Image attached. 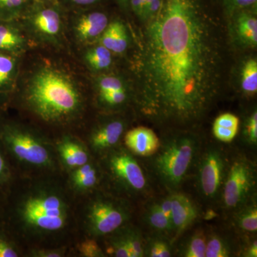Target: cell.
Returning a JSON list of instances; mask_svg holds the SVG:
<instances>
[{
  "mask_svg": "<svg viewBox=\"0 0 257 257\" xmlns=\"http://www.w3.org/2000/svg\"><path fill=\"white\" fill-rule=\"evenodd\" d=\"M220 36L197 0H163L158 14L146 22L134 56L138 110L162 124L202 119L220 90Z\"/></svg>",
  "mask_w": 257,
  "mask_h": 257,
  "instance_id": "obj_1",
  "label": "cell"
},
{
  "mask_svg": "<svg viewBox=\"0 0 257 257\" xmlns=\"http://www.w3.org/2000/svg\"><path fill=\"white\" fill-rule=\"evenodd\" d=\"M2 203V220L21 246H70L77 237V200L63 172L18 176Z\"/></svg>",
  "mask_w": 257,
  "mask_h": 257,
  "instance_id": "obj_2",
  "label": "cell"
},
{
  "mask_svg": "<svg viewBox=\"0 0 257 257\" xmlns=\"http://www.w3.org/2000/svg\"><path fill=\"white\" fill-rule=\"evenodd\" d=\"M24 112L42 126L72 133L82 124L87 96L70 71L51 62H42L18 83L15 95Z\"/></svg>",
  "mask_w": 257,
  "mask_h": 257,
  "instance_id": "obj_3",
  "label": "cell"
},
{
  "mask_svg": "<svg viewBox=\"0 0 257 257\" xmlns=\"http://www.w3.org/2000/svg\"><path fill=\"white\" fill-rule=\"evenodd\" d=\"M0 143L18 176L63 172L53 139L35 125L0 117Z\"/></svg>",
  "mask_w": 257,
  "mask_h": 257,
  "instance_id": "obj_4",
  "label": "cell"
},
{
  "mask_svg": "<svg viewBox=\"0 0 257 257\" xmlns=\"http://www.w3.org/2000/svg\"><path fill=\"white\" fill-rule=\"evenodd\" d=\"M76 200L78 231L87 237H104L127 224L131 216L126 201L99 188Z\"/></svg>",
  "mask_w": 257,
  "mask_h": 257,
  "instance_id": "obj_5",
  "label": "cell"
},
{
  "mask_svg": "<svg viewBox=\"0 0 257 257\" xmlns=\"http://www.w3.org/2000/svg\"><path fill=\"white\" fill-rule=\"evenodd\" d=\"M197 148V140L192 135H178L160 143L152 155V163L162 183L169 188L178 187L192 165Z\"/></svg>",
  "mask_w": 257,
  "mask_h": 257,
  "instance_id": "obj_6",
  "label": "cell"
},
{
  "mask_svg": "<svg viewBox=\"0 0 257 257\" xmlns=\"http://www.w3.org/2000/svg\"><path fill=\"white\" fill-rule=\"evenodd\" d=\"M67 13L60 4L34 1L18 21L33 45L59 49L64 45Z\"/></svg>",
  "mask_w": 257,
  "mask_h": 257,
  "instance_id": "obj_7",
  "label": "cell"
},
{
  "mask_svg": "<svg viewBox=\"0 0 257 257\" xmlns=\"http://www.w3.org/2000/svg\"><path fill=\"white\" fill-rule=\"evenodd\" d=\"M96 160L103 177H106L116 190L135 195L146 189L147 179L143 169L126 147L119 145Z\"/></svg>",
  "mask_w": 257,
  "mask_h": 257,
  "instance_id": "obj_8",
  "label": "cell"
},
{
  "mask_svg": "<svg viewBox=\"0 0 257 257\" xmlns=\"http://www.w3.org/2000/svg\"><path fill=\"white\" fill-rule=\"evenodd\" d=\"M107 114L96 120L84 140L96 159L120 145L127 128V121L121 115Z\"/></svg>",
  "mask_w": 257,
  "mask_h": 257,
  "instance_id": "obj_9",
  "label": "cell"
},
{
  "mask_svg": "<svg viewBox=\"0 0 257 257\" xmlns=\"http://www.w3.org/2000/svg\"><path fill=\"white\" fill-rule=\"evenodd\" d=\"M256 173L252 164L245 159L235 161L229 168L223 189L226 207L236 209L243 206L254 189Z\"/></svg>",
  "mask_w": 257,
  "mask_h": 257,
  "instance_id": "obj_10",
  "label": "cell"
},
{
  "mask_svg": "<svg viewBox=\"0 0 257 257\" xmlns=\"http://www.w3.org/2000/svg\"><path fill=\"white\" fill-rule=\"evenodd\" d=\"M69 13H73L71 21L72 37L82 48L96 43L109 23L106 13L93 8Z\"/></svg>",
  "mask_w": 257,
  "mask_h": 257,
  "instance_id": "obj_11",
  "label": "cell"
},
{
  "mask_svg": "<svg viewBox=\"0 0 257 257\" xmlns=\"http://www.w3.org/2000/svg\"><path fill=\"white\" fill-rule=\"evenodd\" d=\"M54 140L56 155L64 174L85 165L93 158L87 144L73 133H64Z\"/></svg>",
  "mask_w": 257,
  "mask_h": 257,
  "instance_id": "obj_12",
  "label": "cell"
},
{
  "mask_svg": "<svg viewBox=\"0 0 257 257\" xmlns=\"http://www.w3.org/2000/svg\"><path fill=\"white\" fill-rule=\"evenodd\" d=\"M225 162L220 151L210 149L203 155L199 166V188L208 199L217 197L224 180Z\"/></svg>",
  "mask_w": 257,
  "mask_h": 257,
  "instance_id": "obj_13",
  "label": "cell"
},
{
  "mask_svg": "<svg viewBox=\"0 0 257 257\" xmlns=\"http://www.w3.org/2000/svg\"><path fill=\"white\" fill-rule=\"evenodd\" d=\"M64 175L67 188L76 199L99 189L104 179L100 165L94 157Z\"/></svg>",
  "mask_w": 257,
  "mask_h": 257,
  "instance_id": "obj_14",
  "label": "cell"
},
{
  "mask_svg": "<svg viewBox=\"0 0 257 257\" xmlns=\"http://www.w3.org/2000/svg\"><path fill=\"white\" fill-rule=\"evenodd\" d=\"M22 56L0 52V104H7L16 92Z\"/></svg>",
  "mask_w": 257,
  "mask_h": 257,
  "instance_id": "obj_15",
  "label": "cell"
},
{
  "mask_svg": "<svg viewBox=\"0 0 257 257\" xmlns=\"http://www.w3.org/2000/svg\"><path fill=\"white\" fill-rule=\"evenodd\" d=\"M231 35L241 46L254 47L257 45L256 10L238 12L230 17Z\"/></svg>",
  "mask_w": 257,
  "mask_h": 257,
  "instance_id": "obj_16",
  "label": "cell"
},
{
  "mask_svg": "<svg viewBox=\"0 0 257 257\" xmlns=\"http://www.w3.org/2000/svg\"><path fill=\"white\" fill-rule=\"evenodd\" d=\"M32 45L19 21H0V52L23 56Z\"/></svg>",
  "mask_w": 257,
  "mask_h": 257,
  "instance_id": "obj_17",
  "label": "cell"
},
{
  "mask_svg": "<svg viewBox=\"0 0 257 257\" xmlns=\"http://www.w3.org/2000/svg\"><path fill=\"white\" fill-rule=\"evenodd\" d=\"M124 142L128 151L142 157L152 156L160 145L155 132L145 126H138L126 132Z\"/></svg>",
  "mask_w": 257,
  "mask_h": 257,
  "instance_id": "obj_18",
  "label": "cell"
},
{
  "mask_svg": "<svg viewBox=\"0 0 257 257\" xmlns=\"http://www.w3.org/2000/svg\"><path fill=\"white\" fill-rule=\"evenodd\" d=\"M98 43L108 49L113 55H123L130 47V35L126 25L119 19L109 21L99 37Z\"/></svg>",
  "mask_w": 257,
  "mask_h": 257,
  "instance_id": "obj_19",
  "label": "cell"
},
{
  "mask_svg": "<svg viewBox=\"0 0 257 257\" xmlns=\"http://www.w3.org/2000/svg\"><path fill=\"white\" fill-rule=\"evenodd\" d=\"M171 200L173 229L179 234L197 219V209L190 199L183 194L176 193L172 194Z\"/></svg>",
  "mask_w": 257,
  "mask_h": 257,
  "instance_id": "obj_20",
  "label": "cell"
},
{
  "mask_svg": "<svg viewBox=\"0 0 257 257\" xmlns=\"http://www.w3.org/2000/svg\"><path fill=\"white\" fill-rule=\"evenodd\" d=\"M82 60L92 73H106L113 64V54L101 44L96 42L83 47Z\"/></svg>",
  "mask_w": 257,
  "mask_h": 257,
  "instance_id": "obj_21",
  "label": "cell"
},
{
  "mask_svg": "<svg viewBox=\"0 0 257 257\" xmlns=\"http://www.w3.org/2000/svg\"><path fill=\"white\" fill-rule=\"evenodd\" d=\"M18 177L4 147L0 143V202H3Z\"/></svg>",
  "mask_w": 257,
  "mask_h": 257,
  "instance_id": "obj_22",
  "label": "cell"
},
{
  "mask_svg": "<svg viewBox=\"0 0 257 257\" xmlns=\"http://www.w3.org/2000/svg\"><path fill=\"white\" fill-rule=\"evenodd\" d=\"M34 0H0V21H18Z\"/></svg>",
  "mask_w": 257,
  "mask_h": 257,
  "instance_id": "obj_23",
  "label": "cell"
},
{
  "mask_svg": "<svg viewBox=\"0 0 257 257\" xmlns=\"http://www.w3.org/2000/svg\"><path fill=\"white\" fill-rule=\"evenodd\" d=\"M128 87V83L124 77L116 74L106 72L98 74L93 80V88L95 95Z\"/></svg>",
  "mask_w": 257,
  "mask_h": 257,
  "instance_id": "obj_24",
  "label": "cell"
},
{
  "mask_svg": "<svg viewBox=\"0 0 257 257\" xmlns=\"http://www.w3.org/2000/svg\"><path fill=\"white\" fill-rule=\"evenodd\" d=\"M24 254L21 244L0 218V257H20Z\"/></svg>",
  "mask_w": 257,
  "mask_h": 257,
  "instance_id": "obj_25",
  "label": "cell"
},
{
  "mask_svg": "<svg viewBox=\"0 0 257 257\" xmlns=\"http://www.w3.org/2000/svg\"><path fill=\"white\" fill-rule=\"evenodd\" d=\"M126 224L121 226L116 231L124 240L128 250L131 252L132 257L145 256V248H144L141 234L135 228L128 226Z\"/></svg>",
  "mask_w": 257,
  "mask_h": 257,
  "instance_id": "obj_26",
  "label": "cell"
},
{
  "mask_svg": "<svg viewBox=\"0 0 257 257\" xmlns=\"http://www.w3.org/2000/svg\"><path fill=\"white\" fill-rule=\"evenodd\" d=\"M241 87L248 95H253L257 92V61L250 59L243 64L241 74Z\"/></svg>",
  "mask_w": 257,
  "mask_h": 257,
  "instance_id": "obj_27",
  "label": "cell"
},
{
  "mask_svg": "<svg viewBox=\"0 0 257 257\" xmlns=\"http://www.w3.org/2000/svg\"><path fill=\"white\" fill-rule=\"evenodd\" d=\"M147 220L153 229L159 231H168L173 229L172 221L161 211L158 204H155L149 209Z\"/></svg>",
  "mask_w": 257,
  "mask_h": 257,
  "instance_id": "obj_28",
  "label": "cell"
},
{
  "mask_svg": "<svg viewBox=\"0 0 257 257\" xmlns=\"http://www.w3.org/2000/svg\"><path fill=\"white\" fill-rule=\"evenodd\" d=\"M236 221L238 226L248 232H256L257 231V209L256 205L241 209L236 216Z\"/></svg>",
  "mask_w": 257,
  "mask_h": 257,
  "instance_id": "obj_29",
  "label": "cell"
},
{
  "mask_svg": "<svg viewBox=\"0 0 257 257\" xmlns=\"http://www.w3.org/2000/svg\"><path fill=\"white\" fill-rule=\"evenodd\" d=\"M106 236H109L106 240V254L114 257H132L127 246L117 231H115Z\"/></svg>",
  "mask_w": 257,
  "mask_h": 257,
  "instance_id": "obj_30",
  "label": "cell"
},
{
  "mask_svg": "<svg viewBox=\"0 0 257 257\" xmlns=\"http://www.w3.org/2000/svg\"><path fill=\"white\" fill-rule=\"evenodd\" d=\"M207 237L203 231H197L187 243L183 256L186 257H205Z\"/></svg>",
  "mask_w": 257,
  "mask_h": 257,
  "instance_id": "obj_31",
  "label": "cell"
},
{
  "mask_svg": "<svg viewBox=\"0 0 257 257\" xmlns=\"http://www.w3.org/2000/svg\"><path fill=\"white\" fill-rule=\"evenodd\" d=\"M231 256V248L226 241L217 235L207 239L206 257H228Z\"/></svg>",
  "mask_w": 257,
  "mask_h": 257,
  "instance_id": "obj_32",
  "label": "cell"
},
{
  "mask_svg": "<svg viewBox=\"0 0 257 257\" xmlns=\"http://www.w3.org/2000/svg\"><path fill=\"white\" fill-rule=\"evenodd\" d=\"M75 249L79 256L105 257V251L101 248L96 239L85 236L77 243Z\"/></svg>",
  "mask_w": 257,
  "mask_h": 257,
  "instance_id": "obj_33",
  "label": "cell"
},
{
  "mask_svg": "<svg viewBox=\"0 0 257 257\" xmlns=\"http://www.w3.org/2000/svg\"><path fill=\"white\" fill-rule=\"evenodd\" d=\"M225 15L230 18L238 12L257 10V0H221Z\"/></svg>",
  "mask_w": 257,
  "mask_h": 257,
  "instance_id": "obj_34",
  "label": "cell"
},
{
  "mask_svg": "<svg viewBox=\"0 0 257 257\" xmlns=\"http://www.w3.org/2000/svg\"><path fill=\"white\" fill-rule=\"evenodd\" d=\"M70 246H55V247L29 248L25 253L28 257H64L67 256Z\"/></svg>",
  "mask_w": 257,
  "mask_h": 257,
  "instance_id": "obj_35",
  "label": "cell"
},
{
  "mask_svg": "<svg viewBox=\"0 0 257 257\" xmlns=\"http://www.w3.org/2000/svg\"><path fill=\"white\" fill-rule=\"evenodd\" d=\"M59 3L66 11L92 9L100 4L102 0H58Z\"/></svg>",
  "mask_w": 257,
  "mask_h": 257,
  "instance_id": "obj_36",
  "label": "cell"
},
{
  "mask_svg": "<svg viewBox=\"0 0 257 257\" xmlns=\"http://www.w3.org/2000/svg\"><path fill=\"white\" fill-rule=\"evenodd\" d=\"M148 256L152 257L171 256V248L169 243L162 239L152 240L149 245Z\"/></svg>",
  "mask_w": 257,
  "mask_h": 257,
  "instance_id": "obj_37",
  "label": "cell"
},
{
  "mask_svg": "<svg viewBox=\"0 0 257 257\" xmlns=\"http://www.w3.org/2000/svg\"><path fill=\"white\" fill-rule=\"evenodd\" d=\"M239 118L230 113H226L218 116L214 123V126L233 130H239Z\"/></svg>",
  "mask_w": 257,
  "mask_h": 257,
  "instance_id": "obj_38",
  "label": "cell"
},
{
  "mask_svg": "<svg viewBox=\"0 0 257 257\" xmlns=\"http://www.w3.org/2000/svg\"><path fill=\"white\" fill-rule=\"evenodd\" d=\"M246 135L248 143L256 145L257 142V113L253 111L248 118L246 126Z\"/></svg>",
  "mask_w": 257,
  "mask_h": 257,
  "instance_id": "obj_39",
  "label": "cell"
},
{
  "mask_svg": "<svg viewBox=\"0 0 257 257\" xmlns=\"http://www.w3.org/2000/svg\"><path fill=\"white\" fill-rule=\"evenodd\" d=\"M163 0H148L145 10V23L155 18L162 8Z\"/></svg>",
  "mask_w": 257,
  "mask_h": 257,
  "instance_id": "obj_40",
  "label": "cell"
},
{
  "mask_svg": "<svg viewBox=\"0 0 257 257\" xmlns=\"http://www.w3.org/2000/svg\"><path fill=\"white\" fill-rule=\"evenodd\" d=\"M128 6L130 10H132L142 22L145 23V0H130Z\"/></svg>",
  "mask_w": 257,
  "mask_h": 257,
  "instance_id": "obj_41",
  "label": "cell"
},
{
  "mask_svg": "<svg viewBox=\"0 0 257 257\" xmlns=\"http://www.w3.org/2000/svg\"><path fill=\"white\" fill-rule=\"evenodd\" d=\"M161 211L164 213V214L172 223V200H171V196L170 197L165 198L164 200L162 201L160 204H158Z\"/></svg>",
  "mask_w": 257,
  "mask_h": 257,
  "instance_id": "obj_42",
  "label": "cell"
},
{
  "mask_svg": "<svg viewBox=\"0 0 257 257\" xmlns=\"http://www.w3.org/2000/svg\"><path fill=\"white\" fill-rule=\"evenodd\" d=\"M245 256L247 257H256L257 256V243L256 241H253L245 253Z\"/></svg>",
  "mask_w": 257,
  "mask_h": 257,
  "instance_id": "obj_43",
  "label": "cell"
},
{
  "mask_svg": "<svg viewBox=\"0 0 257 257\" xmlns=\"http://www.w3.org/2000/svg\"><path fill=\"white\" fill-rule=\"evenodd\" d=\"M114 1L119 7L120 9L125 12V13L130 10V6H128L130 0H114Z\"/></svg>",
  "mask_w": 257,
  "mask_h": 257,
  "instance_id": "obj_44",
  "label": "cell"
},
{
  "mask_svg": "<svg viewBox=\"0 0 257 257\" xmlns=\"http://www.w3.org/2000/svg\"><path fill=\"white\" fill-rule=\"evenodd\" d=\"M35 2H40V3H50V4H60L58 0H34Z\"/></svg>",
  "mask_w": 257,
  "mask_h": 257,
  "instance_id": "obj_45",
  "label": "cell"
},
{
  "mask_svg": "<svg viewBox=\"0 0 257 257\" xmlns=\"http://www.w3.org/2000/svg\"><path fill=\"white\" fill-rule=\"evenodd\" d=\"M0 218H1V209H0Z\"/></svg>",
  "mask_w": 257,
  "mask_h": 257,
  "instance_id": "obj_46",
  "label": "cell"
}]
</instances>
